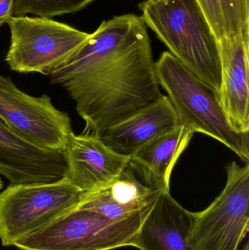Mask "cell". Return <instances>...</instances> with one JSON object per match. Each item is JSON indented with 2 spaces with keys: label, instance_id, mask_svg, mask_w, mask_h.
Instances as JSON below:
<instances>
[{
  "label": "cell",
  "instance_id": "6da1fadb",
  "mask_svg": "<svg viewBox=\"0 0 249 250\" xmlns=\"http://www.w3.org/2000/svg\"><path fill=\"white\" fill-rule=\"evenodd\" d=\"M147 26L133 13L104 21L51 83L62 86L84 120L83 133L101 135L162 96Z\"/></svg>",
  "mask_w": 249,
  "mask_h": 250
},
{
  "label": "cell",
  "instance_id": "7a4b0ae2",
  "mask_svg": "<svg viewBox=\"0 0 249 250\" xmlns=\"http://www.w3.org/2000/svg\"><path fill=\"white\" fill-rule=\"evenodd\" d=\"M138 7L145 24L169 52L219 93V43L197 0H144Z\"/></svg>",
  "mask_w": 249,
  "mask_h": 250
},
{
  "label": "cell",
  "instance_id": "3957f363",
  "mask_svg": "<svg viewBox=\"0 0 249 250\" xmlns=\"http://www.w3.org/2000/svg\"><path fill=\"white\" fill-rule=\"evenodd\" d=\"M159 84L166 91L178 123L193 133L209 135L249 164V132L233 129L222 108L219 92L193 74L169 51L154 62Z\"/></svg>",
  "mask_w": 249,
  "mask_h": 250
},
{
  "label": "cell",
  "instance_id": "277c9868",
  "mask_svg": "<svg viewBox=\"0 0 249 250\" xmlns=\"http://www.w3.org/2000/svg\"><path fill=\"white\" fill-rule=\"evenodd\" d=\"M150 211L115 220L77 207L49 226L16 241L13 246L23 250H111L134 247Z\"/></svg>",
  "mask_w": 249,
  "mask_h": 250
},
{
  "label": "cell",
  "instance_id": "5b68a950",
  "mask_svg": "<svg viewBox=\"0 0 249 250\" xmlns=\"http://www.w3.org/2000/svg\"><path fill=\"white\" fill-rule=\"evenodd\" d=\"M83 192L65 179L53 183L10 184L0 192V239L4 247L49 226L77 208Z\"/></svg>",
  "mask_w": 249,
  "mask_h": 250
},
{
  "label": "cell",
  "instance_id": "8992f818",
  "mask_svg": "<svg viewBox=\"0 0 249 250\" xmlns=\"http://www.w3.org/2000/svg\"><path fill=\"white\" fill-rule=\"evenodd\" d=\"M7 65L18 73L50 75L64 65L90 34L44 17H10Z\"/></svg>",
  "mask_w": 249,
  "mask_h": 250
},
{
  "label": "cell",
  "instance_id": "52a82bcc",
  "mask_svg": "<svg viewBox=\"0 0 249 250\" xmlns=\"http://www.w3.org/2000/svg\"><path fill=\"white\" fill-rule=\"evenodd\" d=\"M227 183L206 209L194 213L187 244L192 250H239L249 228V166H227Z\"/></svg>",
  "mask_w": 249,
  "mask_h": 250
},
{
  "label": "cell",
  "instance_id": "ba28073f",
  "mask_svg": "<svg viewBox=\"0 0 249 250\" xmlns=\"http://www.w3.org/2000/svg\"><path fill=\"white\" fill-rule=\"evenodd\" d=\"M0 120L19 136L48 151H64L73 135L68 114L55 108L48 95L33 97L0 76Z\"/></svg>",
  "mask_w": 249,
  "mask_h": 250
},
{
  "label": "cell",
  "instance_id": "9c48e42d",
  "mask_svg": "<svg viewBox=\"0 0 249 250\" xmlns=\"http://www.w3.org/2000/svg\"><path fill=\"white\" fill-rule=\"evenodd\" d=\"M64 179L83 193L96 192L115 182L130 164V157L111 149L91 134L72 135L65 149Z\"/></svg>",
  "mask_w": 249,
  "mask_h": 250
},
{
  "label": "cell",
  "instance_id": "30bf717a",
  "mask_svg": "<svg viewBox=\"0 0 249 250\" xmlns=\"http://www.w3.org/2000/svg\"><path fill=\"white\" fill-rule=\"evenodd\" d=\"M65 151L35 146L0 120V174L11 185L53 183L64 179Z\"/></svg>",
  "mask_w": 249,
  "mask_h": 250
},
{
  "label": "cell",
  "instance_id": "8fae6325",
  "mask_svg": "<svg viewBox=\"0 0 249 250\" xmlns=\"http://www.w3.org/2000/svg\"><path fill=\"white\" fill-rule=\"evenodd\" d=\"M222 67L221 105L237 132H249V35L218 41Z\"/></svg>",
  "mask_w": 249,
  "mask_h": 250
},
{
  "label": "cell",
  "instance_id": "7c38bea8",
  "mask_svg": "<svg viewBox=\"0 0 249 250\" xmlns=\"http://www.w3.org/2000/svg\"><path fill=\"white\" fill-rule=\"evenodd\" d=\"M162 192L146 185L130 163L109 186L83 193L77 208L96 211L111 220H125L150 211Z\"/></svg>",
  "mask_w": 249,
  "mask_h": 250
},
{
  "label": "cell",
  "instance_id": "4fadbf2b",
  "mask_svg": "<svg viewBox=\"0 0 249 250\" xmlns=\"http://www.w3.org/2000/svg\"><path fill=\"white\" fill-rule=\"evenodd\" d=\"M175 109L168 96L105 131L102 141L118 154L131 157L148 143L178 127Z\"/></svg>",
  "mask_w": 249,
  "mask_h": 250
},
{
  "label": "cell",
  "instance_id": "5bb4252c",
  "mask_svg": "<svg viewBox=\"0 0 249 250\" xmlns=\"http://www.w3.org/2000/svg\"><path fill=\"white\" fill-rule=\"evenodd\" d=\"M194 213L180 205L170 195L161 192L139 230L134 248L140 250H192L187 238Z\"/></svg>",
  "mask_w": 249,
  "mask_h": 250
},
{
  "label": "cell",
  "instance_id": "9a60e30c",
  "mask_svg": "<svg viewBox=\"0 0 249 250\" xmlns=\"http://www.w3.org/2000/svg\"><path fill=\"white\" fill-rule=\"evenodd\" d=\"M193 135L190 129L179 125L143 146L130 157V165L146 185L162 192H170L172 169Z\"/></svg>",
  "mask_w": 249,
  "mask_h": 250
},
{
  "label": "cell",
  "instance_id": "2e32d148",
  "mask_svg": "<svg viewBox=\"0 0 249 250\" xmlns=\"http://www.w3.org/2000/svg\"><path fill=\"white\" fill-rule=\"evenodd\" d=\"M94 1L95 0H13L11 16L19 17L30 13L51 19L77 13Z\"/></svg>",
  "mask_w": 249,
  "mask_h": 250
},
{
  "label": "cell",
  "instance_id": "e0dca14e",
  "mask_svg": "<svg viewBox=\"0 0 249 250\" xmlns=\"http://www.w3.org/2000/svg\"><path fill=\"white\" fill-rule=\"evenodd\" d=\"M227 37L249 35V0H219Z\"/></svg>",
  "mask_w": 249,
  "mask_h": 250
},
{
  "label": "cell",
  "instance_id": "ac0fdd59",
  "mask_svg": "<svg viewBox=\"0 0 249 250\" xmlns=\"http://www.w3.org/2000/svg\"><path fill=\"white\" fill-rule=\"evenodd\" d=\"M218 41L225 38V21L219 0H197Z\"/></svg>",
  "mask_w": 249,
  "mask_h": 250
},
{
  "label": "cell",
  "instance_id": "d6986e66",
  "mask_svg": "<svg viewBox=\"0 0 249 250\" xmlns=\"http://www.w3.org/2000/svg\"><path fill=\"white\" fill-rule=\"evenodd\" d=\"M12 4L13 0H0V25L11 17Z\"/></svg>",
  "mask_w": 249,
  "mask_h": 250
},
{
  "label": "cell",
  "instance_id": "ffe728a7",
  "mask_svg": "<svg viewBox=\"0 0 249 250\" xmlns=\"http://www.w3.org/2000/svg\"><path fill=\"white\" fill-rule=\"evenodd\" d=\"M244 250H249V242H247V244H246Z\"/></svg>",
  "mask_w": 249,
  "mask_h": 250
},
{
  "label": "cell",
  "instance_id": "44dd1931",
  "mask_svg": "<svg viewBox=\"0 0 249 250\" xmlns=\"http://www.w3.org/2000/svg\"><path fill=\"white\" fill-rule=\"evenodd\" d=\"M3 188V182L1 179H0V190L2 189Z\"/></svg>",
  "mask_w": 249,
  "mask_h": 250
},
{
  "label": "cell",
  "instance_id": "7402d4cb",
  "mask_svg": "<svg viewBox=\"0 0 249 250\" xmlns=\"http://www.w3.org/2000/svg\"></svg>",
  "mask_w": 249,
  "mask_h": 250
},
{
  "label": "cell",
  "instance_id": "603a6c76",
  "mask_svg": "<svg viewBox=\"0 0 249 250\" xmlns=\"http://www.w3.org/2000/svg\"><path fill=\"white\" fill-rule=\"evenodd\" d=\"M0 26H1V25H0Z\"/></svg>",
  "mask_w": 249,
  "mask_h": 250
}]
</instances>
